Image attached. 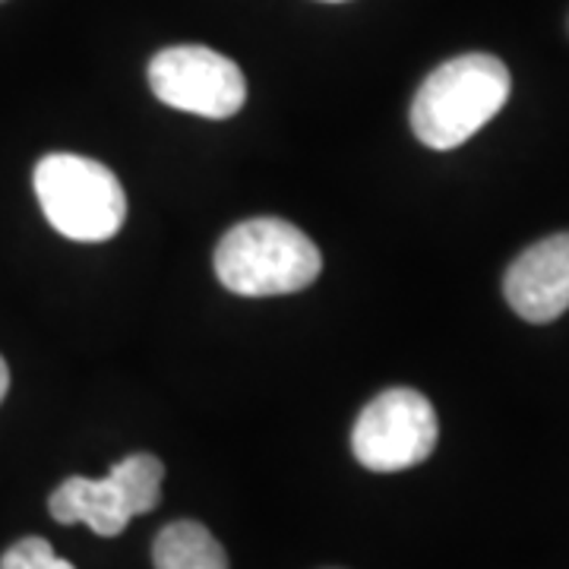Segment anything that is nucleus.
<instances>
[{"instance_id": "1", "label": "nucleus", "mask_w": 569, "mask_h": 569, "mask_svg": "<svg viewBox=\"0 0 569 569\" xmlns=\"http://www.w3.org/2000/svg\"><path fill=\"white\" fill-rule=\"evenodd\" d=\"M507 63L493 54H459L440 63L411 102V130L430 149H456L468 142L507 104Z\"/></svg>"}, {"instance_id": "2", "label": "nucleus", "mask_w": 569, "mask_h": 569, "mask_svg": "<svg viewBox=\"0 0 569 569\" xmlns=\"http://www.w3.org/2000/svg\"><path fill=\"white\" fill-rule=\"evenodd\" d=\"M323 269L320 247L284 219H247L216 247L219 282L244 298L295 295L317 282Z\"/></svg>"}, {"instance_id": "3", "label": "nucleus", "mask_w": 569, "mask_h": 569, "mask_svg": "<svg viewBox=\"0 0 569 569\" xmlns=\"http://www.w3.org/2000/svg\"><path fill=\"white\" fill-rule=\"evenodd\" d=\"M36 197L51 228L82 244L114 238L127 219L118 174L108 164L73 152H51L36 164Z\"/></svg>"}, {"instance_id": "4", "label": "nucleus", "mask_w": 569, "mask_h": 569, "mask_svg": "<svg viewBox=\"0 0 569 569\" xmlns=\"http://www.w3.org/2000/svg\"><path fill=\"white\" fill-rule=\"evenodd\" d=\"M164 466L149 452L121 459L104 478H67L51 493L48 509L61 526H89L102 538H114L133 516L152 512L162 503Z\"/></svg>"}, {"instance_id": "5", "label": "nucleus", "mask_w": 569, "mask_h": 569, "mask_svg": "<svg viewBox=\"0 0 569 569\" xmlns=\"http://www.w3.org/2000/svg\"><path fill=\"white\" fill-rule=\"evenodd\" d=\"M437 411L418 389L396 387L380 392L358 415L351 452L370 471H406L421 466L437 447Z\"/></svg>"}, {"instance_id": "6", "label": "nucleus", "mask_w": 569, "mask_h": 569, "mask_svg": "<svg viewBox=\"0 0 569 569\" xmlns=\"http://www.w3.org/2000/svg\"><path fill=\"white\" fill-rule=\"evenodd\" d=\"M149 89L168 108L224 121L247 102L241 67L206 44H174L149 61Z\"/></svg>"}, {"instance_id": "7", "label": "nucleus", "mask_w": 569, "mask_h": 569, "mask_svg": "<svg viewBox=\"0 0 569 569\" xmlns=\"http://www.w3.org/2000/svg\"><path fill=\"white\" fill-rule=\"evenodd\" d=\"M509 307L529 323H550L569 310V231L519 253L503 279Z\"/></svg>"}, {"instance_id": "8", "label": "nucleus", "mask_w": 569, "mask_h": 569, "mask_svg": "<svg viewBox=\"0 0 569 569\" xmlns=\"http://www.w3.org/2000/svg\"><path fill=\"white\" fill-rule=\"evenodd\" d=\"M152 563L156 569H228V557L206 526L181 519L159 531Z\"/></svg>"}, {"instance_id": "9", "label": "nucleus", "mask_w": 569, "mask_h": 569, "mask_svg": "<svg viewBox=\"0 0 569 569\" xmlns=\"http://www.w3.org/2000/svg\"><path fill=\"white\" fill-rule=\"evenodd\" d=\"M0 569H77L54 553L44 538H22L0 557Z\"/></svg>"}, {"instance_id": "10", "label": "nucleus", "mask_w": 569, "mask_h": 569, "mask_svg": "<svg viewBox=\"0 0 569 569\" xmlns=\"http://www.w3.org/2000/svg\"><path fill=\"white\" fill-rule=\"evenodd\" d=\"M7 389H10V370H7V361L0 358V402L7 396Z\"/></svg>"}, {"instance_id": "11", "label": "nucleus", "mask_w": 569, "mask_h": 569, "mask_svg": "<svg viewBox=\"0 0 569 569\" xmlns=\"http://www.w3.org/2000/svg\"><path fill=\"white\" fill-rule=\"evenodd\" d=\"M326 3H342V0H326Z\"/></svg>"}]
</instances>
